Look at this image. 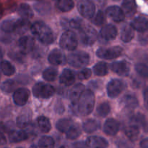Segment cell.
Returning a JSON list of instances; mask_svg holds the SVG:
<instances>
[{
    "label": "cell",
    "mask_w": 148,
    "mask_h": 148,
    "mask_svg": "<svg viewBox=\"0 0 148 148\" xmlns=\"http://www.w3.org/2000/svg\"><path fill=\"white\" fill-rule=\"evenodd\" d=\"M144 102L145 106L148 110V87L145 89L144 91Z\"/></svg>",
    "instance_id": "obj_51"
},
{
    "label": "cell",
    "mask_w": 148,
    "mask_h": 148,
    "mask_svg": "<svg viewBox=\"0 0 148 148\" xmlns=\"http://www.w3.org/2000/svg\"><path fill=\"white\" fill-rule=\"evenodd\" d=\"M6 142H7V141H6L5 136L1 132H0V146L5 145Z\"/></svg>",
    "instance_id": "obj_53"
},
{
    "label": "cell",
    "mask_w": 148,
    "mask_h": 148,
    "mask_svg": "<svg viewBox=\"0 0 148 148\" xmlns=\"http://www.w3.org/2000/svg\"><path fill=\"white\" fill-rule=\"evenodd\" d=\"M60 148H66V147H64V146H62Z\"/></svg>",
    "instance_id": "obj_56"
},
{
    "label": "cell",
    "mask_w": 148,
    "mask_h": 148,
    "mask_svg": "<svg viewBox=\"0 0 148 148\" xmlns=\"http://www.w3.org/2000/svg\"><path fill=\"white\" fill-rule=\"evenodd\" d=\"M79 38L83 44L91 46L97 39V32L90 26H82L79 30Z\"/></svg>",
    "instance_id": "obj_6"
},
{
    "label": "cell",
    "mask_w": 148,
    "mask_h": 148,
    "mask_svg": "<svg viewBox=\"0 0 148 148\" xmlns=\"http://www.w3.org/2000/svg\"><path fill=\"white\" fill-rule=\"evenodd\" d=\"M110 110H111V107H110V104L107 102L101 103L97 107V113L101 117L107 116V115H108V113H110Z\"/></svg>",
    "instance_id": "obj_40"
},
{
    "label": "cell",
    "mask_w": 148,
    "mask_h": 148,
    "mask_svg": "<svg viewBox=\"0 0 148 148\" xmlns=\"http://www.w3.org/2000/svg\"><path fill=\"white\" fill-rule=\"evenodd\" d=\"M74 1L72 0H58L56 6L58 10L62 12H69L74 7Z\"/></svg>",
    "instance_id": "obj_30"
},
{
    "label": "cell",
    "mask_w": 148,
    "mask_h": 148,
    "mask_svg": "<svg viewBox=\"0 0 148 148\" xmlns=\"http://www.w3.org/2000/svg\"><path fill=\"white\" fill-rule=\"evenodd\" d=\"M127 84L124 81L119 79H113L107 85V92L111 98L118 97L124 90Z\"/></svg>",
    "instance_id": "obj_9"
},
{
    "label": "cell",
    "mask_w": 148,
    "mask_h": 148,
    "mask_svg": "<svg viewBox=\"0 0 148 148\" xmlns=\"http://www.w3.org/2000/svg\"><path fill=\"white\" fill-rule=\"evenodd\" d=\"M30 30L35 37L43 44H50L54 40L53 33L49 26L41 21H37L30 27Z\"/></svg>",
    "instance_id": "obj_1"
},
{
    "label": "cell",
    "mask_w": 148,
    "mask_h": 148,
    "mask_svg": "<svg viewBox=\"0 0 148 148\" xmlns=\"http://www.w3.org/2000/svg\"><path fill=\"white\" fill-rule=\"evenodd\" d=\"M25 54L23 53V52H10L9 54L10 55V57L12 58L13 60L16 61V62H18L20 63H23L24 62L25 59Z\"/></svg>",
    "instance_id": "obj_43"
},
{
    "label": "cell",
    "mask_w": 148,
    "mask_h": 148,
    "mask_svg": "<svg viewBox=\"0 0 148 148\" xmlns=\"http://www.w3.org/2000/svg\"><path fill=\"white\" fill-rule=\"evenodd\" d=\"M29 28H30V22L27 19L21 18L15 21L14 31L17 32L18 34L25 33L28 30Z\"/></svg>",
    "instance_id": "obj_25"
},
{
    "label": "cell",
    "mask_w": 148,
    "mask_h": 148,
    "mask_svg": "<svg viewBox=\"0 0 148 148\" xmlns=\"http://www.w3.org/2000/svg\"><path fill=\"white\" fill-rule=\"evenodd\" d=\"M31 120V112L29 110L22 112L17 118V125L20 128H25L28 126Z\"/></svg>",
    "instance_id": "obj_23"
},
{
    "label": "cell",
    "mask_w": 148,
    "mask_h": 148,
    "mask_svg": "<svg viewBox=\"0 0 148 148\" xmlns=\"http://www.w3.org/2000/svg\"><path fill=\"white\" fill-rule=\"evenodd\" d=\"M140 146L141 148H148V138L143 139L140 142Z\"/></svg>",
    "instance_id": "obj_52"
},
{
    "label": "cell",
    "mask_w": 148,
    "mask_h": 148,
    "mask_svg": "<svg viewBox=\"0 0 148 148\" xmlns=\"http://www.w3.org/2000/svg\"><path fill=\"white\" fill-rule=\"evenodd\" d=\"M17 148H22V147H17Z\"/></svg>",
    "instance_id": "obj_60"
},
{
    "label": "cell",
    "mask_w": 148,
    "mask_h": 148,
    "mask_svg": "<svg viewBox=\"0 0 148 148\" xmlns=\"http://www.w3.org/2000/svg\"><path fill=\"white\" fill-rule=\"evenodd\" d=\"M134 36V29L131 25H126L121 32V39L124 42H130Z\"/></svg>",
    "instance_id": "obj_24"
},
{
    "label": "cell",
    "mask_w": 148,
    "mask_h": 148,
    "mask_svg": "<svg viewBox=\"0 0 148 148\" xmlns=\"http://www.w3.org/2000/svg\"><path fill=\"white\" fill-rule=\"evenodd\" d=\"M93 71L95 75L103 76L108 73V65L106 62H100L93 67Z\"/></svg>",
    "instance_id": "obj_34"
},
{
    "label": "cell",
    "mask_w": 148,
    "mask_h": 148,
    "mask_svg": "<svg viewBox=\"0 0 148 148\" xmlns=\"http://www.w3.org/2000/svg\"><path fill=\"white\" fill-rule=\"evenodd\" d=\"M18 13L21 16L22 18L27 19V20L32 18L33 16V12L31 7L27 4H20L18 9Z\"/></svg>",
    "instance_id": "obj_29"
},
{
    "label": "cell",
    "mask_w": 148,
    "mask_h": 148,
    "mask_svg": "<svg viewBox=\"0 0 148 148\" xmlns=\"http://www.w3.org/2000/svg\"><path fill=\"white\" fill-rule=\"evenodd\" d=\"M101 38L106 41L113 40L117 36V29L114 26L111 24L106 25L101 30Z\"/></svg>",
    "instance_id": "obj_17"
},
{
    "label": "cell",
    "mask_w": 148,
    "mask_h": 148,
    "mask_svg": "<svg viewBox=\"0 0 148 148\" xmlns=\"http://www.w3.org/2000/svg\"><path fill=\"white\" fill-rule=\"evenodd\" d=\"M92 75V72L89 68H84L81 70L77 74V77L80 80H85L88 79Z\"/></svg>",
    "instance_id": "obj_45"
},
{
    "label": "cell",
    "mask_w": 148,
    "mask_h": 148,
    "mask_svg": "<svg viewBox=\"0 0 148 148\" xmlns=\"http://www.w3.org/2000/svg\"><path fill=\"white\" fill-rule=\"evenodd\" d=\"M14 26H15V21L13 20H6L1 23L0 28L2 31L4 33H12L14 31Z\"/></svg>",
    "instance_id": "obj_39"
},
{
    "label": "cell",
    "mask_w": 148,
    "mask_h": 148,
    "mask_svg": "<svg viewBox=\"0 0 148 148\" xmlns=\"http://www.w3.org/2000/svg\"><path fill=\"white\" fill-rule=\"evenodd\" d=\"M75 81V73L70 69H64L62 71L60 77L59 82L66 86L72 85Z\"/></svg>",
    "instance_id": "obj_18"
},
{
    "label": "cell",
    "mask_w": 148,
    "mask_h": 148,
    "mask_svg": "<svg viewBox=\"0 0 148 148\" xmlns=\"http://www.w3.org/2000/svg\"><path fill=\"white\" fill-rule=\"evenodd\" d=\"M53 1H58V0H53Z\"/></svg>",
    "instance_id": "obj_59"
},
{
    "label": "cell",
    "mask_w": 148,
    "mask_h": 148,
    "mask_svg": "<svg viewBox=\"0 0 148 148\" xmlns=\"http://www.w3.org/2000/svg\"><path fill=\"white\" fill-rule=\"evenodd\" d=\"M28 134L25 131L19 130L15 131L13 130L10 131L9 133V139L10 142L15 143V142H20L22 141H24L27 139Z\"/></svg>",
    "instance_id": "obj_22"
},
{
    "label": "cell",
    "mask_w": 148,
    "mask_h": 148,
    "mask_svg": "<svg viewBox=\"0 0 148 148\" xmlns=\"http://www.w3.org/2000/svg\"><path fill=\"white\" fill-rule=\"evenodd\" d=\"M122 103L126 107L130 109H134L138 106L139 102L137 97L133 94H127L124 96Z\"/></svg>",
    "instance_id": "obj_26"
},
{
    "label": "cell",
    "mask_w": 148,
    "mask_h": 148,
    "mask_svg": "<svg viewBox=\"0 0 148 148\" xmlns=\"http://www.w3.org/2000/svg\"><path fill=\"white\" fill-rule=\"evenodd\" d=\"M123 49L119 46H111L108 48H101L98 49L96 55L98 57L105 59H111L118 57L121 55Z\"/></svg>",
    "instance_id": "obj_7"
},
{
    "label": "cell",
    "mask_w": 148,
    "mask_h": 148,
    "mask_svg": "<svg viewBox=\"0 0 148 148\" xmlns=\"http://www.w3.org/2000/svg\"><path fill=\"white\" fill-rule=\"evenodd\" d=\"M106 20L105 15H104V13L102 11L99 10V11L97 12V14L95 15V17L93 19V23L96 26H101L104 23Z\"/></svg>",
    "instance_id": "obj_44"
},
{
    "label": "cell",
    "mask_w": 148,
    "mask_h": 148,
    "mask_svg": "<svg viewBox=\"0 0 148 148\" xmlns=\"http://www.w3.org/2000/svg\"><path fill=\"white\" fill-rule=\"evenodd\" d=\"M2 15H3V8H2V6H1V4H0V18L2 17Z\"/></svg>",
    "instance_id": "obj_54"
},
{
    "label": "cell",
    "mask_w": 148,
    "mask_h": 148,
    "mask_svg": "<svg viewBox=\"0 0 148 148\" xmlns=\"http://www.w3.org/2000/svg\"><path fill=\"white\" fill-rule=\"evenodd\" d=\"M73 147L74 148H88L86 143H85L83 142H76V143L74 144Z\"/></svg>",
    "instance_id": "obj_50"
},
{
    "label": "cell",
    "mask_w": 148,
    "mask_h": 148,
    "mask_svg": "<svg viewBox=\"0 0 148 148\" xmlns=\"http://www.w3.org/2000/svg\"><path fill=\"white\" fill-rule=\"evenodd\" d=\"M15 86V82L13 80H7V81L2 83L1 86V89L4 92L10 93L14 91Z\"/></svg>",
    "instance_id": "obj_41"
},
{
    "label": "cell",
    "mask_w": 148,
    "mask_h": 148,
    "mask_svg": "<svg viewBox=\"0 0 148 148\" xmlns=\"http://www.w3.org/2000/svg\"><path fill=\"white\" fill-rule=\"evenodd\" d=\"M132 121L135 123L134 125L136 126H139V125L143 126L145 123V118L141 113H137L132 118Z\"/></svg>",
    "instance_id": "obj_46"
},
{
    "label": "cell",
    "mask_w": 148,
    "mask_h": 148,
    "mask_svg": "<svg viewBox=\"0 0 148 148\" xmlns=\"http://www.w3.org/2000/svg\"><path fill=\"white\" fill-rule=\"evenodd\" d=\"M114 1H119V0H114Z\"/></svg>",
    "instance_id": "obj_58"
},
{
    "label": "cell",
    "mask_w": 148,
    "mask_h": 148,
    "mask_svg": "<svg viewBox=\"0 0 148 148\" xmlns=\"http://www.w3.org/2000/svg\"><path fill=\"white\" fill-rule=\"evenodd\" d=\"M39 148H54V141L51 136H42L38 142Z\"/></svg>",
    "instance_id": "obj_37"
},
{
    "label": "cell",
    "mask_w": 148,
    "mask_h": 148,
    "mask_svg": "<svg viewBox=\"0 0 148 148\" xmlns=\"http://www.w3.org/2000/svg\"><path fill=\"white\" fill-rule=\"evenodd\" d=\"M131 26L137 31L145 32L148 30V20L144 17H137L132 22Z\"/></svg>",
    "instance_id": "obj_19"
},
{
    "label": "cell",
    "mask_w": 148,
    "mask_h": 148,
    "mask_svg": "<svg viewBox=\"0 0 148 148\" xmlns=\"http://www.w3.org/2000/svg\"><path fill=\"white\" fill-rule=\"evenodd\" d=\"M67 61L71 66L76 68H81L88 65L90 62V56L88 53L82 51L75 52L68 55Z\"/></svg>",
    "instance_id": "obj_3"
},
{
    "label": "cell",
    "mask_w": 148,
    "mask_h": 148,
    "mask_svg": "<svg viewBox=\"0 0 148 148\" xmlns=\"http://www.w3.org/2000/svg\"><path fill=\"white\" fill-rule=\"evenodd\" d=\"M0 68L3 73L6 75H12L15 72V68L13 66L12 64L7 60L1 61L0 62Z\"/></svg>",
    "instance_id": "obj_33"
},
{
    "label": "cell",
    "mask_w": 148,
    "mask_h": 148,
    "mask_svg": "<svg viewBox=\"0 0 148 148\" xmlns=\"http://www.w3.org/2000/svg\"><path fill=\"white\" fill-rule=\"evenodd\" d=\"M55 111L59 114H62L64 111V107L63 104L60 101L57 102V103L55 105Z\"/></svg>",
    "instance_id": "obj_49"
},
{
    "label": "cell",
    "mask_w": 148,
    "mask_h": 148,
    "mask_svg": "<svg viewBox=\"0 0 148 148\" xmlns=\"http://www.w3.org/2000/svg\"><path fill=\"white\" fill-rule=\"evenodd\" d=\"M77 9L81 15L86 19L92 18L95 14V4L90 0H79L77 3Z\"/></svg>",
    "instance_id": "obj_8"
},
{
    "label": "cell",
    "mask_w": 148,
    "mask_h": 148,
    "mask_svg": "<svg viewBox=\"0 0 148 148\" xmlns=\"http://www.w3.org/2000/svg\"><path fill=\"white\" fill-rule=\"evenodd\" d=\"M135 70L139 75L144 78H148V66L143 63H138L135 65Z\"/></svg>",
    "instance_id": "obj_42"
},
{
    "label": "cell",
    "mask_w": 148,
    "mask_h": 148,
    "mask_svg": "<svg viewBox=\"0 0 148 148\" xmlns=\"http://www.w3.org/2000/svg\"><path fill=\"white\" fill-rule=\"evenodd\" d=\"M69 25L72 28L79 30L81 29V28L82 27V20L79 18L72 19V20H71L69 21Z\"/></svg>",
    "instance_id": "obj_47"
},
{
    "label": "cell",
    "mask_w": 148,
    "mask_h": 148,
    "mask_svg": "<svg viewBox=\"0 0 148 148\" xmlns=\"http://www.w3.org/2000/svg\"><path fill=\"white\" fill-rule=\"evenodd\" d=\"M3 57V52L2 50H1V47H0V59H1V58Z\"/></svg>",
    "instance_id": "obj_55"
},
{
    "label": "cell",
    "mask_w": 148,
    "mask_h": 148,
    "mask_svg": "<svg viewBox=\"0 0 148 148\" xmlns=\"http://www.w3.org/2000/svg\"><path fill=\"white\" fill-rule=\"evenodd\" d=\"M0 78H1V73H0Z\"/></svg>",
    "instance_id": "obj_57"
},
{
    "label": "cell",
    "mask_w": 148,
    "mask_h": 148,
    "mask_svg": "<svg viewBox=\"0 0 148 148\" xmlns=\"http://www.w3.org/2000/svg\"><path fill=\"white\" fill-rule=\"evenodd\" d=\"M111 68L114 73L121 76H127L130 72V66L126 61H116L111 64Z\"/></svg>",
    "instance_id": "obj_11"
},
{
    "label": "cell",
    "mask_w": 148,
    "mask_h": 148,
    "mask_svg": "<svg viewBox=\"0 0 148 148\" xmlns=\"http://www.w3.org/2000/svg\"><path fill=\"white\" fill-rule=\"evenodd\" d=\"M48 59L52 65H59L64 63L66 61V56L62 51L55 49L50 52L48 57Z\"/></svg>",
    "instance_id": "obj_14"
},
{
    "label": "cell",
    "mask_w": 148,
    "mask_h": 148,
    "mask_svg": "<svg viewBox=\"0 0 148 148\" xmlns=\"http://www.w3.org/2000/svg\"><path fill=\"white\" fill-rule=\"evenodd\" d=\"M37 123L39 129L43 133H47L51 129V125L49 121V119L45 116H40L38 118Z\"/></svg>",
    "instance_id": "obj_27"
},
{
    "label": "cell",
    "mask_w": 148,
    "mask_h": 148,
    "mask_svg": "<svg viewBox=\"0 0 148 148\" xmlns=\"http://www.w3.org/2000/svg\"><path fill=\"white\" fill-rule=\"evenodd\" d=\"M100 128V123L97 120L90 119L83 123V129L87 133H92Z\"/></svg>",
    "instance_id": "obj_31"
},
{
    "label": "cell",
    "mask_w": 148,
    "mask_h": 148,
    "mask_svg": "<svg viewBox=\"0 0 148 148\" xmlns=\"http://www.w3.org/2000/svg\"><path fill=\"white\" fill-rule=\"evenodd\" d=\"M84 91H85V86L82 84H77L72 87L69 93V97L72 104H75L78 102V100Z\"/></svg>",
    "instance_id": "obj_20"
},
{
    "label": "cell",
    "mask_w": 148,
    "mask_h": 148,
    "mask_svg": "<svg viewBox=\"0 0 148 148\" xmlns=\"http://www.w3.org/2000/svg\"><path fill=\"white\" fill-rule=\"evenodd\" d=\"M72 124H73V123H72V121L71 120L67 118H63L60 119L56 123V127L59 131L64 132L65 133Z\"/></svg>",
    "instance_id": "obj_36"
},
{
    "label": "cell",
    "mask_w": 148,
    "mask_h": 148,
    "mask_svg": "<svg viewBox=\"0 0 148 148\" xmlns=\"http://www.w3.org/2000/svg\"><path fill=\"white\" fill-rule=\"evenodd\" d=\"M34 8L36 11L40 15H45L49 14L51 10V7L50 4L46 1H41V2L36 3L34 6Z\"/></svg>",
    "instance_id": "obj_32"
},
{
    "label": "cell",
    "mask_w": 148,
    "mask_h": 148,
    "mask_svg": "<svg viewBox=\"0 0 148 148\" xmlns=\"http://www.w3.org/2000/svg\"><path fill=\"white\" fill-rule=\"evenodd\" d=\"M35 44V39L30 36H25L19 39L18 45L20 51L26 54L31 52Z\"/></svg>",
    "instance_id": "obj_12"
},
{
    "label": "cell",
    "mask_w": 148,
    "mask_h": 148,
    "mask_svg": "<svg viewBox=\"0 0 148 148\" xmlns=\"http://www.w3.org/2000/svg\"><path fill=\"white\" fill-rule=\"evenodd\" d=\"M117 147L118 148H133L132 144L125 139H120L117 142Z\"/></svg>",
    "instance_id": "obj_48"
},
{
    "label": "cell",
    "mask_w": 148,
    "mask_h": 148,
    "mask_svg": "<svg viewBox=\"0 0 148 148\" xmlns=\"http://www.w3.org/2000/svg\"><path fill=\"white\" fill-rule=\"evenodd\" d=\"M123 12L127 17L133 16L137 10V4L135 0H124L122 2Z\"/></svg>",
    "instance_id": "obj_21"
},
{
    "label": "cell",
    "mask_w": 148,
    "mask_h": 148,
    "mask_svg": "<svg viewBox=\"0 0 148 148\" xmlns=\"http://www.w3.org/2000/svg\"><path fill=\"white\" fill-rule=\"evenodd\" d=\"M119 130V123L114 118H109L105 122L103 126V131L106 134L114 136Z\"/></svg>",
    "instance_id": "obj_16"
},
{
    "label": "cell",
    "mask_w": 148,
    "mask_h": 148,
    "mask_svg": "<svg viewBox=\"0 0 148 148\" xmlns=\"http://www.w3.org/2000/svg\"><path fill=\"white\" fill-rule=\"evenodd\" d=\"M95 105V94L91 90L83 91L78 100V111L82 115H88L92 111Z\"/></svg>",
    "instance_id": "obj_2"
},
{
    "label": "cell",
    "mask_w": 148,
    "mask_h": 148,
    "mask_svg": "<svg viewBox=\"0 0 148 148\" xmlns=\"http://www.w3.org/2000/svg\"><path fill=\"white\" fill-rule=\"evenodd\" d=\"M65 133H66V137L69 139H75L79 137V135L81 134V131L77 125L73 123Z\"/></svg>",
    "instance_id": "obj_35"
},
{
    "label": "cell",
    "mask_w": 148,
    "mask_h": 148,
    "mask_svg": "<svg viewBox=\"0 0 148 148\" xmlns=\"http://www.w3.org/2000/svg\"><path fill=\"white\" fill-rule=\"evenodd\" d=\"M55 93V89L49 84L39 82L33 87V94L38 98L47 99L52 97Z\"/></svg>",
    "instance_id": "obj_5"
},
{
    "label": "cell",
    "mask_w": 148,
    "mask_h": 148,
    "mask_svg": "<svg viewBox=\"0 0 148 148\" xmlns=\"http://www.w3.org/2000/svg\"><path fill=\"white\" fill-rule=\"evenodd\" d=\"M125 134L130 140L132 141V142L136 141L140 134L139 126H136V125H132V126H128L125 129Z\"/></svg>",
    "instance_id": "obj_28"
},
{
    "label": "cell",
    "mask_w": 148,
    "mask_h": 148,
    "mask_svg": "<svg viewBox=\"0 0 148 148\" xmlns=\"http://www.w3.org/2000/svg\"><path fill=\"white\" fill-rule=\"evenodd\" d=\"M58 75V71L54 68H49L43 73V77L48 81H53Z\"/></svg>",
    "instance_id": "obj_38"
},
{
    "label": "cell",
    "mask_w": 148,
    "mask_h": 148,
    "mask_svg": "<svg viewBox=\"0 0 148 148\" xmlns=\"http://www.w3.org/2000/svg\"><path fill=\"white\" fill-rule=\"evenodd\" d=\"M30 97V91L25 88H20L15 90L13 94V100L17 105L23 106L26 104Z\"/></svg>",
    "instance_id": "obj_10"
},
{
    "label": "cell",
    "mask_w": 148,
    "mask_h": 148,
    "mask_svg": "<svg viewBox=\"0 0 148 148\" xmlns=\"http://www.w3.org/2000/svg\"><path fill=\"white\" fill-rule=\"evenodd\" d=\"M106 14L111 20L115 22L123 21L125 18V15L122 9L117 6H111L106 10Z\"/></svg>",
    "instance_id": "obj_15"
},
{
    "label": "cell",
    "mask_w": 148,
    "mask_h": 148,
    "mask_svg": "<svg viewBox=\"0 0 148 148\" xmlns=\"http://www.w3.org/2000/svg\"><path fill=\"white\" fill-rule=\"evenodd\" d=\"M86 145L90 148H107L108 142L106 139L101 136H92L87 139Z\"/></svg>",
    "instance_id": "obj_13"
},
{
    "label": "cell",
    "mask_w": 148,
    "mask_h": 148,
    "mask_svg": "<svg viewBox=\"0 0 148 148\" xmlns=\"http://www.w3.org/2000/svg\"><path fill=\"white\" fill-rule=\"evenodd\" d=\"M59 44L62 49L66 50H74L77 46V38L75 33L68 30L62 35L59 40Z\"/></svg>",
    "instance_id": "obj_4"
}]
</instances>
